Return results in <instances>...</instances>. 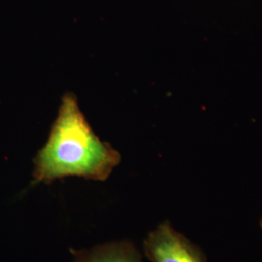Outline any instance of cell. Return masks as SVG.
Segmentation results:
<instances>
[{
    "label": "cell",
    "instance_id": "6da1fadb",
    "mask_svg": "<svg viewBox=\"0 0 262 262\" xmlns=\"http://www.w3.org/2000/svg\"><path fill=\"white\" fill-rule=\"evenodd\" d=\"M120 161V152L95 134L77 97L68 93L45 145L34 159L33 182L50 184L66 177L105 181Z\"/></svg>",
    "mask_w": 262,
    "mask_h": 262
},
{
    "label": "cell",
    "instance_id": "7a4b0ae2",
    "mask_svg": "<svg viewBox=\"0 0 262 262\" xmlns=\"http://www.w3.org/2000/svg\"><path fill=\"white\" fill-rule=\"evenodd\" d=\"M150 262H206L202 251L174 230L169 222L158 226L144 241Z\"/></svg>",
    "mask_w": 262,
    "mask_h": 262
},
{
    "label": "cell",
    "instance_id": "3957f363",
    "mask_svg": "<svg viewBox=\"0 0 262 262\" xmlns=\"http://www.w3.org/2000/svg\"><path fill=\"white\" fill-rule=\"evenodd\" d=\"M73 253V262H141L140 253L127 241L104 244Z\"/></svg>",
    "mask_w": 262,
    "mask_h": 262
},
{
    "label": "cell",
    "instance_id": "277c9868",
    "mask_svg": "<svg viewBox=\"0 0 262 262\" xmlns=\"http://www.w3.org/2000/svg\"><path fill=\"white\" fill-rule=\"evenodd\" d=\"M261 227H262V221H261Z\"/></svg>",
    "mask_w": 262,
    "mask_h": 262
}]
</instances>
